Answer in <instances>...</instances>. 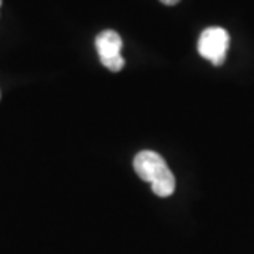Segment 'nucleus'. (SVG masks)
Wrapping results in <instances>:
<instances>
[{"label": "nucleus", "mask_w": 254, "mask_h": 254, "mask_svg": "<svg viewBox=\"0 0 254 254\" xmlns=\"http://www.w3.org/2000/svg\"><path fill=\"white\" fill-rule=\"evenodd\" d=\"M134 170L142 180L149 182L157 196L167 198L175 191V177L165 159L154 150H142L134 157Z\"/></svg>", "instance_id": "nucleus-1"}, {"label": "nucleus", "mask_w": 254, "mask_h": 254, "mask_svg": "<svg viewBox=\"0 0 254 254\" xmlns=\"http://www.w3.org/2000/svg\"><path fill=\"white\" fill-rule=\"evenodd\" d=\"M230 50V33L221 27H208L198 38V53L211 64L221 66Z\"/></svg>", "instance_id": "nucleus-2"}, {"label": "nucleus", "mask_w": 254, "mask_h": 254, "mask_svg": "<svg viewBox=\"0 0 254 254\" xmlns=\"http://www.w3.org/2000/svg\"><path fill=\"white\" fill-rule=\"evenodd\" d=\"M96 48H98L99 60L104 68H108L113 73H118L124 68V58L121 55L123 50V38L114 30H104L96 37Z\"/></svg>", "instance_id": "nucleus-3"}, {"label": "nucleus", "mask_w": 254, "mask_h": 254, "mask_svg": "<svg viewBox=\"0 0 254 254\" xmlns=\"http://www.w3.org/2000/svg\"><path fill=\"white\" fill-rule=\"evenodd\" d=\"M160 2L164 3V5H169V7H172V5H177V3H179L180 0H160Z\"/></svg>", "instance_id": "nucleus-4"}, {"label": "nucleus", "mask_w": 254, "mask_h": 254, "mask_svg": "<svg viewBox=\"0 0 254 254\" xmlns=\"http://www.w3.org/2000/svg\"><path fill=\"white\" fill-rule=\"evenodd\" d=\"M0 7H2V0H0Z\"/></svg>", "instance_id": "nucleus-5"}]
</instances>
